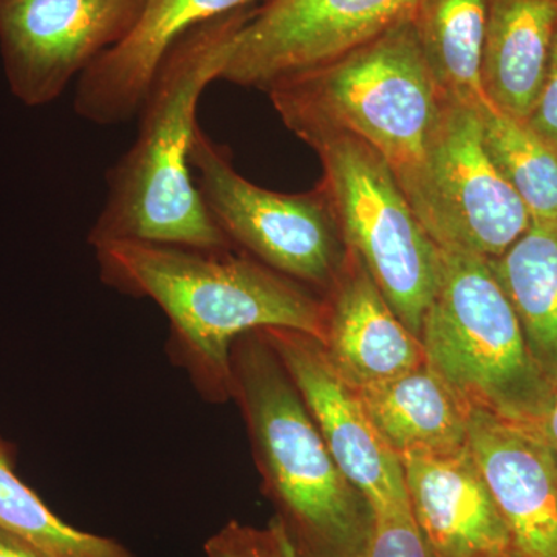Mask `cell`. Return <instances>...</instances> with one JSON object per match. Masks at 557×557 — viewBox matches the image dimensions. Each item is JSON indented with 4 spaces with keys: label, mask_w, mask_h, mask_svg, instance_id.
<instances>
[{
    "label": "cell",
    "mask_w": 557,
    "mask_h": 557,
    "mask_svg": "<svg viewBox=\"0 0 557 557\" xmlns=\"http://www.w3.org/2000/svg\"><path fill=\"white\" fill-rule=\"evenodd\" d=\"M262 0H145L137 24L78 79L75 112L98 126L138 115L172 47L194 28Z\"/></svg>",
    "instance_id": "4fadbf2b"
},
{
    "label": "cell",
    "mask_w": 557,
    "mask_h": 557,
    "mask_svg": "<svg viewBox=\"0 0 557 557\" xmlns=\"http://www.w3.org/2000/svg\"><path fill=\"white\" fill-rule=\"evenodd\" d=\"M267 91L285 126L307 145L335 134L369 145L408 199L426 166L446 97L410 17L339 60Z\"/></svg>",
    "instance_id": "277c9868"
},
{
    "label": "cell",
    "mask_w": 557,
    "mask_h": 557,
    "mask_svg": "<svg viewBox=\"0 0 557 557\" xmlns=\"http://www.w3.org/2000/svg\"><path fill=\"white\" fill-rule=\"evenodd\" d=\"M491 160L525 205L533 222H557V149L483 98L475 104Z\"/></svg>",
    "instance_id": "ffe728a7"
},
{
    "label": "cell",
    "mask_w": 557,
    "mask_h": 557,
    "mask_svg": "<svg viewBox=\"0 0 557 557\" xmlns=\"http://www.w3.org/2000/svg\"><path fill=\"white\" fill-rule=\"evenodd\" d=\"M313 417L325 445L375 516L412 511L401 458L373 424L357 384L322 341L289 329L260 330Z\"/></svg>",
    "instance_id": "8fae6325"
},
{
    "label": "cell",
    "mask_w": 557,
    "mask_h": 557,
    "mask_svg": "<svg viewBox=\"0 0 557 557\" xmlns=\"http://www.w3.org/2000/svg\"><path fill=\"white\" fill-rule=\"evenodd\" d=\"M468 446L523 557H557V453L544 428L472 409Z\"/></svg>",
    "instance_id": "7c38bea8"
},
{
    "label": "cell",
    "mask_w": 557,
    "mask_h": 557,
    "mask_svg": "<svg viewBox=\"0 0 557 557\" xmlns=\"http://www.w3.org/2000/svg\"><path fill=\"white\" fill-rule=\"evenodd\" d=\"M557 33V0H490L483 50L486 98L527 121L547 73Z\"/></svg>",
    "instance_id": "e0dca14e"
},
{
    "label": "cell",
    "mask_w": 557,
    "mask_h": 557,
    "mask_svg": "<svg viewBox=\"0 0 557 557\" xmlns=\"http://www.w3.org/2000/svg\"><path fill=\"white\" fill-rule=\"evenodd\" d=\"M324 168L322 193L346 248L361 259L388 306L416 336L437 295L443 251L380 153L348 134L311 145Z\"/></svg>",
    "instance_id": "8992f818"
},
{
    "label": "cell",
    "mask_w": 557,
    "mask_h": 557,
    "mask_svg": "<svg viewBox=\"0 0 557 557\" xmlns=\"http://www.w3.org/2000/svg\"><path fill=\"white\" fill-rule=\"evenodd\" d=\"M94 249L109 287L153 300L163 310L172 358L208 401L231 398V351L245 333L289 329L324 343V298L236 249L137 240Z\"/></svg>",
    "instance_id": "6da1fadb"
},
{
    "label": "cell",
    "mask_w": 557,
    "mask_h": 557,
    "mask_svg": "<svg viewBox=\"0 0 557 557\" xmlns=\"http://www.w3.org/2000/svg\"><path fill=\"white\" fill-rule=\"evenodd\" d=\"M496 557H523V556H520L518 552H509V553H505V555H500V556H496Z\"/></svg>",
    "instance_id": "4316f807"
},
{
    "label": "cell",
    "mask_w": 557,
    "mask_h": 557,
    "mask_svg": "<svg viewBox=\"0 0 557 557\" xmlns=\"http://www.w3.org/2000/svg\"><path fill=\"white\" fill-rule=\"evenodd\" d=\"M145 0H0V54L27 108L61 97L137 24Z\"/></svg>",
    "instance_id": "30bf717a"
},
{
    "label": "cell",
    "mask_w": 557,
    "mask_h": 557,
    "mask_svg": "<svg viewBox=\"0 0 557 557\" xmlns=\"http://www.w3.org/2000/svg\"><path fill=\"white\" fill-rule=\"evenodd\" d=\"M361 557H437L418 528L412 511L373 515Z\"/></svg>",
    "instance_id": "603a6c76"
},
{
    "label": "cell",
    "mask_w": 557,
    "mask_h": 557,
    "mask_svg": "<svg viewBox=\"0 0 557 557\" xmlns=\"http://www.w3.org/2000/svg\"><path fill=\"white\" fill-rule=\"evenodd\" d=\"M324 304L322 344L336 368L358 387L426 362L420 338L403 324L364 263L348 248Z\"/></svg>",
    "instance_id": "9a60e30c"
},
{
    "label": "cell",
    "mask_w": 557,
    "mask_h": 557,
    "mask_svg": "<svg viewBox=\"0 0 557 557\" xmlns=\"http://www.w3.org/2000/svg\"><path fill=\"white\" fill-rule=\"evenodd\" d=\"M518 314L539 368L557 380V222H531L504 256L491 260Z\"/></svg>",
    "instance_id": "ac0fdd59"
},
{
    "label": "cell",
    "mask_w": 557,
    "mask_h": 557,
    "mask_svg": "<svg viewBox=\"0 0 557 557\" xmlns=\"http://www.w3.org/2000/svg\"><path fill=\"white\" fill-rule=\"evenodd\" d=\"M527 124L557 149V33L549 54L547 73Z\"/></svg>",
    "instance_id": "cb8c5ba5"
},
{
    "label": "cell",
    "mask_w": 557,
    "mask_h": 557,
    "mask_svg": "<svg viewBox=\"0 0 557 557\" xmlns=\"http://www.w3.org/2000/svg\"><path fill=\"white\" fill-rule=\"evenodd\" d=\"M205 553L207 557H300L276 518L263 530L233 520L208 539Z\"/></svg>",
    "instance_id": "7402d4cb"
},
{
    "label": "cell",
    "mask_w": 557,
    "mask_h": 557,
    "mask_svg": "<svg viewBox=\"0 0 557 557\" xmlns=\"http://www.w3.org/2000/svg\"><path fill=\"white\" fill-rule=\"evenodd\" d=\"M189 163L201 200L231 247L304 287L329 292L347 248L321 188L307 194L260 188L234 170L225 149L200 127Z\"/></svg>",
    "instance_id": "52a82bcc"
},
{
    "label": "cell",
    "mask_w": 557,
    "mask_h": 557,
    "mask_svg": "<svg viewBox=\"0 0 557 557\" xmlns=\"http://www.w3.org/2000/svg\"><path fill=\"white\" fill-rule=\"evenodd\" d=\"M490 0H418L412 24L432 75L446 97L475 106L486 97L483 50Z\"/></svg>",
    "instance_id": "d6986e66"
},
{
    "label": "cell",
    "mask_w": 557,
    "mask_h": 557,
    "mask_svg": "<svg viewBox=\"0 0 557 557\" xmlns=\"http://www.w3.org/2000/svg\"><path fill=\"white\" fill-rule=\"evenodd\" d=\"M442 251V282L418 336L428 364L469 408L544 426L553 384L531 355L491 260Z\"/></svg>",
    "instance_id": "5b68a950"
},
{
    "label": "cell",
    "mask_w": 557,
    "mask_h": 557,
    "mask_svg": "<svg viewBox=\"0 0 557 557\" xmlns=\"http://www.w3.org/2000/svg\"><path fill=\"white\" fill-rule=\"evenodd\" d=\"M0 557H51L28 542L0 530Z\"/></svg>",
    "instance_id": "d4e9b609"
},
{
    "label": "cell",
    "mask_w": 557,
    "mask_h": 557,
    "mask_svg": "<svg viewBox=\"0 0 557 557\" xmlns=\"http://www.w3.org/2000/svg\"><path fill=\"white\" fill-rule=\"evenodd\" d=\"M410 509L437 557L516 552L507 523L469 446L401 457Z\"/></svg>",
    "instance_id": "5bb4252c"
},
{
    "label": "cell",
    "mask_w": 557,
    "mask_h": 557,
    "mask_svg": "<svg viewBox=\"0 0 557 557\" xmlns=\"http://www.w3.org/2000/svg\"><path fill=\"white\" fill-rule=\"evenodd\" d=\"M231 375L263 486L300 557H361L372 508L341 471L260 330L234 343Z\"/></svg>",
    "instance_id": "3957f363"
},
{
    "label": "cell",
    "mask_w": 557,
    "mask_h": 557,
    "mask_svg": "<svg viewBox=\"0 0 557 557\" xmlns=\"http://www.w3.org/2000/svg\"><path fill=\"white\" fill-rule=\"evenodd\" d=\"M418 0H262L249 10L222 78L271 86L339 60L399 22Z\"/></svg>",
    "instance_id": "9c48e42d"
},
{
    "label": "cell",
    "mask_w": 557,
    "mask_h": 557,
    "mask_svg": "<svg viewBox=\"0 0 557 557\" xmlns=\"http://www.w3.org/2000/svg\"><path fill=\"white\" fill-rule=\"evenodd\" d=\"M408 200L440 248L487 260L504 256L533 222L487 153L475 106L450 97Z\"/></svg>",
    "instance_id": "ba28073f"
},
{
    "label": "cell",
    "mask_w": 557,
    "mask_h": 557,
    "mask_svg": "<svg viewBox=\"0 0 557 557\" xmlns=\"http://www.w3.org/2000/svg\"><path fill=\"white\" fill-rule=\"evenodd\" d=\"M0 530L51 557H135L115 539L81 531L58 518L25 485L0 443Z\"/></svg>",
    "instance_id": "44dd1931"
},
{
    "label": "cell",
    "mask_w": 557,
    "mask_h": 557,
    "mask_svg": "<svg viewBox=\"0 0 557 557\" xmlns=\"http://www.w3.org/2000/svg\"><path fill=\"white\" fill-rule=\"evenodd\" d=\"M552 401L544 420V431L557 453V380L553 381Z\"/></svg>",
    "instance_id": "484cf974"
},
{
    "label": "cell",
    "mask_w": 557,
    "mask_h": 557,
    "mask_svg": "<svg viewBox=\"0 0 557 557\" xmlns=\"http://www.w3.org/2000/svg\"><path fill=\"white\" fill-rule=\"evenodd\" d=\"M358 388L373 424L399 458L467 448L472 409L428 361Z\"/></svg>",
    "instance_id": "2e32d148"
},
{
    "label": "cell",
    "mask_w": 557,
    "mask_h": 557,
    "mask_svg": "<svg viewBox=\"0 0 557 557\" xmlns=\"http://www.w3.org/2000/svg\"><path fill=\"white\" fill-rule=\"evenodd\" d=\"M251 9L205 22L164 58L139 108L137 139L108 172L106 201L87 236L91 248L137 240L234 249L201 200L189 156L201 94L222 78Z\"/></svg>",
    "instance_id": "7a4b0ae2"
}]
</instances>
